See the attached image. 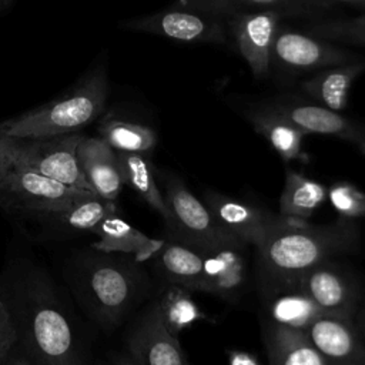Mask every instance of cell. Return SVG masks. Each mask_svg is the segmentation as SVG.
Instances as JSON below:
<instances>
[{
	"label": "cell",
	"mask_w": 365,
	"mask_h": 365,
	"mask_svg": "<svg viewBox=\"0 0 365 365\" xmlns=\"http://www.w3.org/2000/svg\"><path fill=\"white\" fill-rule=\"evenodd\" d=\"M50 272L16 257L0 272V298L17 331L19 348L36 365H90L77 315Z\"/></svg>",
	"instance_id": "6da1fadb"
},
{
	"label": "cell",
	"mask_w": 365,
	"mask_h": 365,
	"mask_svg": "<svg viewBox=\"0 0 365 365\" xmlns=\"http://www.w3.org/2000/svg\"><path fill=\"white\" fill-rule=\"evenodd\" d=\"M64 278L80 308L107 331L120 327L151 289L143 262L127 254L94 248L73 255Z\"/></svg>",
	"instance_id": "7a4b0ae2"
},
{
	"label": "cell",
	"mask_w": 365,
	"mask_h": 365,
	"mask_svg": "<svg viewBox=\"0 0 365 365\" xmlns=\"http://www.w3.org/2000/svg\"><path fill=\"white\" fill-rule=\"evenodd\" d=\"M359 221L338 217L336 220L312 225L304 220L285 217L255 248L258 261V282L261 294L289 287L308 268L359 251Z\"/></svg>",
	"instance_id": "3957f363"
},
{
	"label": "cell",
	"mask_w": 365,
	"mask_h": 365,
	"mask_svg": "<svg viewBox=\"0 0 365 365\" xmlns=\"http://www.w3.org/2000/svg\"><path fill=\"white\" fill-rule=\"evenodd\" d=\"M107 100V81L93 74L71 94L0 123V134L13 138H48L71 134L97 118Z\"/></svg>",
	"instance_id": "277c9868"
},
{
	"label": "cell",
	"mask_w": 365,
	"mask_h": 365,
	"mask_svg": "<svg viewBox=\"0 0 365 365\" xmlns=\"http://www.w3.org/2000/svg\"><path fill=\"white\" fill-rule=\"evenodd\" d=\"M80 140L77 133L48 138H13L0 134V148L13 163L70 187L94 192L77 158Z\"/></svg>",
	"instance_id": "5b68a950"
},
{
	"label": "cell",
	"mask_w": 365,
	"mask_h": 365,
	"mask_svg": "<svg viewBox=\"0 0 365 365\" xmlns=\"http://www.w3.org/2000/svg\"><path fill=\"white\" fill-rule=\"evenodd\" d=\"M160 187L178 228V242L201 254L225 242H242L227 231L205 202L197 198L185 182L173 173L160 174Z\"/></svg>",
	"instance_id": "8992f818"
},
{
	"label": "cell",
	"mask_w": 365,
	"mask_h": 365,
	"mask_svg": "<svg viewBox=\"0 0 365 365\" xmlns=\"http://www.w3.org/2000/svg\"><path fill=\"white\" fill-rule=\"evenodd\" d=\"M87 192L91 191L70 187L11 161L0 184V205L38 217L58 211Z\"/></svg>",
	"instance_id": "52a82bcc"
},
{
	"label": "cell",
	"mask_w": 365,
	"mask_h": 365,
	"mask_svg": "<svg viewBox=\"0 0 365 365\" xmlns=\"http://www.w3.org/2000/svg\"><path fill=\"white\" fill-rule=\"evenodd\" d=\"M289 287L305 292L328 317L341 319H354L362 301L359 281L334 258L308 268Z\"/></svg>",
	"instance_id": "ba28073f"
},
{
	"label": "cell",
	"mask_w": 365,
	"mask_h": 365,
	"mask_svg": "<svg viewBox=\"0 0 365 365\" xmlns=\"http://www.w3.org/2000/svg\"><path fill=\"white\" fill-rule=\"evenodd\" d=\"M361 58H364V56L342 47L339 43L325 40L307 31L278 29L272 46L271 63L287 71L307 73Z\"/></svg>",
	"instance_id": "9c48e42d"
},
{
	"label": "cell",
	"mask_w": 365,
	"mask_h": 365,
	"mask_svg": "<svg viewBox=\"0 0 365 365\" xmlns=\"http://www.w3.org/2000/svg\"><path fill=\"white\" fill-rule=\"evenodd\" d=\"M127 26L184 43H225L228 38L225 19L182 7L157 11L135 19Z\"/></svg>",
	"instance_id": "30bf717a"
},
{
	"label": "cell",
	"mask_w": 365,
	"mask_h": 365,
	"mask_svg": "<svg viewBox=\"0 0 365 365\" xmlns=\"http://www.w3.org/2000/svg\"><path fill=\"white\" fill-rule=\"evenodd\" d=\"M127 355L138 365H191L177 336L165 328L157 299L133 322L125 338Z\"/></svg>",
	"instance_id": "8fae6325"
},
{
	"label": "cell",
	"mask_w": 365,
	"mask_h": 365,
	"mask_svg": "<svg viewBox=\"0 0 365 365\" xmlns=\"http://www.w3.org/2000/svg\"><path fill=\"white\" fill-rule=\"evenodd\" d=\"M282 17L275 10H254L225 19L228 34L232 36L235 47L255 78H262L269 71L272 46Z\"/></svg>",
	"instance_id": "7c38bea8"
},
{
	"label": "cell",
	"mask_w": 365,
	"mask_h": 365,
	"mask_svg": "<svg viewBox=\"0 0 365 365\" xmlns=\"http://www.w3.org/2000/svg\"><path fill=\"white\" fill-rule=\"evenodd\" d=\"M202 201L218 222L248 247L257 248L285 220L281 214L214 190H205Z\"/></svg>",
	"instance_id": "4fadbf2b"
},
{
	"label": "cell",
	"mask_w": 365,
	"mask_h": 365,
	"mask_svg": "<svg viewBox=\"0 0 365 365\" xmlns=\"http://www.w3.org/2000/svg\"><path fill=\"white\" fill-rule=\"evenodd\" d=\"M247 248L244 242H225L204 251L201 292L230 304L238 302L250 282Z\"/></svg>",
	"instance_id": "5bb4252c"
},
{
	"label": "cell",
	"mask_w": 365,
	"mask_h": 365,
	"mask_svg": "<svg viewBox=\"0 0 365 365\" xmlns=\"http://www.w3.org/2000/svg\"><path fill=\"white\" fill-rule=\"evenodd\" d=\"M268 104L307 134L341 138L355 144L359 151L365 154V123L349 118L341 114V111H334L315 103L302 101L294 97L277 98Z\"/></svg>",
	"instance_id": "9a60e30c"
},
{
	"label": "cell",
	"mask_w": 365,
	"mask_h": 365,
	"mask_svg": "<svg viewBox=\"0 0 365 365\" xmlns=\"http://www.w3.org/2000/svg\"><path fill=\"white\" fill-rule=\"evenodd\" d=\"M307 335L325 365H365V338L354 319L324 317L307 329Z\"/></svg>",
	"instance_id": "2e32d148"
},
{
	"label": "cell",
	"mask_w": 365,
	"mask_h": 365,
	"mask_svg": "<svg viewBox=\"0 0 365 365\" xmlns=\"http://www.w3.org/2000/svg\"><path fill=\"white\" fill-rule=\"evenodd\" d=\"M77 158L91 190L103 198L115 201L125 185L117 151L101 137H81Z\"/></svg>",
	"instance_id": "e0dca14e"
},
{
	"label": "cell",
	"mask_w": 365,
	"mask_h": 365,
	"mask_svg": "<svg viewBox=\"0 0 365 365\" xmlns=\"http://www.w3.org/2000/svg\"><path fill=\"white\" fill-rule=\"evenodd\" d=\"M175 7L227 19L254 10H275L282 16H315L332 11L339 6L329 0H177Z\"/></svg>",
	"instance_id": "ac0fdd59"
},
{
	"label": "cell",
	"mask_w": 365,
	"mask_h": 365,
	"mask_svg": "<svg viewBox=\"0 0 365 365\" xmlns=\"http://www.w3.org/2000/svg\"><path fill=\"white\" fill-rule=\"evenodd\" d=\"M124 184L130 185L164 221L167 240L178 241V228L157 181L155 168L148 154L117 151Z\"/></svg>",
	"instance_id": "d6986e66"
},
{
	"label": "cell",
	"mask_w": 365,
	"mask_h": 365,
	"mask_svg": "<svg viewBox=\"0 0 365 365\" xmlns=\"http://www.w3.org/2000/svg\"><path fill=\"white\" fill-rule=\"evenodd\" d=\"M245 117L284 161H308V155L304 151L307 133L269 104L247 110Z\"/></svg>",
	"instance_id": "ffe728a7"
},
{
	"label": "cell",
	"mask_w": 365,
	"mask_h": 365,
	"mask_svg": "<svg viewBox=\"0 0 365 365\" xmlns=\"http://www.w3.org/2000/svg\"><path fill=\"white\" fill-rule=\"evenodd\" d=\"M97 241L91 248L103 252H120L134 257L138 262L148 261L164 244V240L150 238L130 225L118 215V211L103 218L93 231Z\"/></svg>",
	"instance_id": "44dd1931"
},
{
	"label": "cell",
	"mask_w": 365,
	"mask_h": 365,
	"mask_svg": "<svg viewBox=\"0 0 365 365\" xmlns=\"http://www.w3.org/2000/svg\"><path fill=\"white\" fill-rule=\"evenodd\" d=\"M362 73H365V57L317 71L312 77L302 81L301 90L312 103L334 111H342L348 106L354 81Z\"/></svg>",
	"instance_id": "7402d4cb"
},
{
	"label": "cell",
	"mask_w": 365,
	"mask_h": 365,
	"mask_svg": "<svg viewBox=\"0 0 365 365\" xmlns=\"http://www.w3.org/2000/svg\"><path fill=\"white\" fill-rule=\"evenodd\" d=\"M148 261L153 262L165 284H175L191 292H201L204 257L198 250L165 238L161 248Z\"/></svg>",
	"instance_id": "603a6c76"
},
{
	"label": "cell",
	"mask_w": 365,
	"mask_h": 365,
	"mask_svg": "<svg viewBox=\"0 0 365 365\" xmlns=\"http://www.w3.org/2000/svg\"><path fill=\"white\" fill-rule=\"evenodd\" d=\"M262 339L269 365H325L322 355L305 331L265 321Z\"/></svg>",
	"instance_id": "cb8c5ba5"
},
{
	"label": "cell",
	"mask_w": 365,
	"mask_h": 365,
	"mask_svg": "<svg viewBox=\"0 0 365 365\" xmlns=\"http://www.w3.org/2000/svg\"><path fill=\"white\" fill-rule=\"evenodd\" d=\"M265 311L269 322L305 331L318 319L328 317L305 292L297 287L278 288L267 295Z\"/></svg>",
	"instance_id": "d4e9b609"
},
{
	"label": "cell",
	"mask_w": 365,
	"mask_h": 365,
	"mask_svg": "<svg viewBox=\"0 0 365 365\" xmlns=\"http://www.w3.org/2000/svg\"><path fill=\"white\" fill-rule=\"evenodd\" d=\"M115 211H118L115 201L103 198L96 192H87L67 207L37 218L64 232H91L103 218Z\"/></svg>",
	"instance_id": "484cf974"
},
{
	"label": "cell",
	"mask_w": 365,
	"mask_h": 365,
	"mask_svg": "<svg viewBox=\"0 0 365 365\" xmlns=\"http://www.w3.org/2000/svg\"><path fill=\"white\" fill-rule=\"evenodd\" d=\"M328 201V187L287 167L285 182L279 197V214L294 220L312 217L314 212Z\"/></svg>",
	"instance_id": "4316f807"
},
{
	"label": "cell",
	"mask_w": 365,
	"mask_h": 365,
	"mask_svg": "<svg viewBox=\"0 0 365 365\" xmlns=\"http://www.w3.org/2000/svg\"><path fill=\"white\" fill-rule=\"evenodd\" d=\"M155 299L165 328L177 338L184 329L200 321L212 322V318H210L192 299L191 291L181 285L165 284Z\"/></svg>",
	"instance_id": "83f0119b"
},
{
	"label": "cell",
	"mask_w": 365,
	"mask_h": 365,
	"mask_svg": "<svg viewBox=\"0 0 365 365\" xmlns=\"http://www.w3.org/2000/svg\"><path fill=\"white\" fill-rule=\"evenodd\" d=\"M100 134L115 151L150 154L157 145L155 131L138 123L110 118L101 124Z\"/></svg>",
	"instance_id": "f1b7e54d"
},
{
	"label": "cell",
	"mask_w": 365,
	"mask_h": 365,
	"mask_svg": "<svg viewBox=\"0 0 365 365\" xmlns=\"http://www.w3.org/2000/svg\"><path fill=\"white\" fill-rule=\"evenodd\" d=\"M307 33L339 44L365 47V14L345 19L317 20L307 26Z\"/></svg>",
	"instance_id": "f546056e"
},
{
	"label": "cell",
	"mask_w": 365,
	"mask_h": 365,
	"mask_svg": "<svg viewBox=\"0 0 365 365\" xmlns=\"http://www.w3.org/2000/svg\"><path fill=\"white\" fill-rule=\"evenodd\" d=\"M328 201L338 217L349 220L365 218V192L349 181H336L328 188Z\"/></svg>",
	"instance_id": "4dcf8cb0"
},
{
	"label": "cell",
	"mask_w": 365,
	"mask_h": 365,
	"mask_svg": "<svg viewBox=\"0 0 365 365\" xmlns=\"http://www.w3.org/2000/svg\"><path fill=\"white\" fill-rule=\"evenodd\" d=\"M16 345L17 331L6 304L0 298V365H3Z\"/></svg>",
	"instance_id": "1f68e13d"
},
{
	"label": "cell",
	"mask_w": 365,
	"mask_h": 365,
	"mask_svg": "<svg viewBox=\"0 0 365 365\" xmlns=\"http://www.w3.org/2000/svg\"><path fill=\"white\" fill-rule=\"evenodd\" d=\"M227 358H228V365H264L255 355L247 351L235 349V348H231L227 351Z\"/></svg>",
	"instance_id": "d6a6232c"
},
{
	"label": "cell",
	"mask_w": 365,
	"mask_h": 365,
	"mask_svg": "<svg viewBox=\"0 0 365 365\" xmlns=\"http://www.w3.org/2000/svg\"><path fill=\"white\" fill-rule=\"evenodd\" d=\"M3 365H36V364L19 348V345H16L14 349L7 356V359L3 362Z\"/></svg>",
	"instance_id": "836d02e7"
},
{
	"label": "cell",
	"mask_w": 365,
	"mask_h": 365,
	"mask_svg": "<svg viewBox=\"0 0 365 365\" xmlns=\"http://www.w3.org/2000/svg\"><path fill=\"white\" fill-rule=\"evenodd\" d=\"M354 321H355L358 329L361 331L362 336L365 338V301H361V304L356 309V314L354 317Z\"/></svg>",
	"instance_id": "e575fe53"
},
{
	"label": "cell",
	"mask_w": 365,
	"mask_h": 365,
	"mask_svg": "<svg viewBox=\"0 0 365 365\" xmlns=\"http://www.w3.org/2000/svg\"><path fill=\"white\" fill-rule=\"evenodd\" d=\"M11 167V160L6 155V153L0 148V184L3 181V178L6 177L9 168Z\"/></svg>",
	"instance_id": "d590c367"
},
{
	"label": "cell",
	"mask_w": 365,
	"mask_h": 365,
	"mask_svg": "<svg viewBox=\"0 0 365 365\" xmlns=\"http://www.w3.org/2000/svg\"><path fill=\"white\" fill-rule=\"evenodd\" d=\"M111 365H138L130 355H118L113 359Z\"/></svg>",
	"instance_id": "8d00e7d4"
},
{
	"label": "cell",
	"mask_w": 365,
	"mask_h": 365,
	"mask_svg": "<svg viewBox=\"0 0 365 365\" xmlns=\"http://www.w3.org/2000/svg\"><path fill=\"white\" fill-rule=\"evenodd\" d=\"M335 4H348L352 7H358V9H364L365 10V0H329Z\"/></svg>",
	"instance_id": "74e56055"
}]
</instances>
